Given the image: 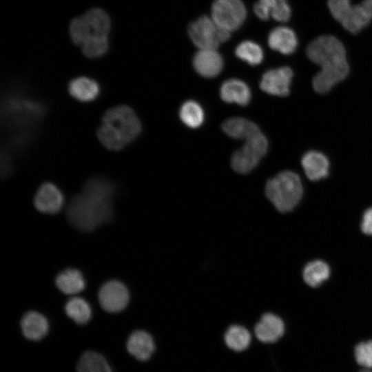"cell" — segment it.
<instances>
[{"label":"cell","instance_id":"f546056e","mask_svg":"<svg viewBox=\"0 0 372 372\" xmlns=\"http://www.w3.org/2000/svg\"><path fill=\"white\" fill-rule=\"evenodd\" d=\"M81 46L83 54L87 57L99 58L109 49L108 36L92 35Z\"/></svg>","mask_w":372,"mask_h":372},{"label":"cell","instance_id":"4316f807","mask_svg":"<svg viewBox=\"0 0 372 372\" xmlns=\"http://www.w3.org/2000/svg\"><path fill=\"white\" fill-rule=\"evenodd\" d=\"M227 346L234 351L245 350L251 342L249 331L240 325H231L226 331L224 336Z\"/></svg>","mask_w":372,"mask_h":372},{"label":"cell","instance_id":"52a82bcc","mask_svg":"<svg viewBox=\"0 0 372 372\" xmlns=\"http://www.w3.org/2000/svg\"><path fill=\"white\" fill-rule=\"evenodd\" d=\"M268 141L263 134L259 132L245 141L244 145L232 155V168L240 174H247L253 170L265 155Z\"/></svg>","mask_w":372,"mask_h":372},{"label":"cell","instance_id":"7402d4cb","mask_svg":"<svg viewBox=\"0 0 372 372\" xmlns=\"http://www.w3.org/2000/svg\"><path fill=\"white\" fill-rule=\"evenodd\" d=\"M371 19L372 17L360 3L351 6L340 23L351 33L356 34L365 28Z\"/></svg>","mask_w":372,"mask_h":372},{"label":"cell","instance_id":"484cf974","mask_svg":"<svg viewBox=\"0 0 372 372\" xmlns=\"http://www.w3.org/2000/svg\"><path fill=\"white\" fill-rule=\"evenodd\" d=\"M65 311L67 316L78 324H86L92 316L90 304L80 297L70 298L65 304Z\"/></svg>","mask_w":372,"mask_h":372},{"label":"cell","instance_id":"8d00e7d4","mask_svg":"<svg viewBox=\"0 0 372 372\" xmlns=\"http://www.w3.org/2000/svg\"><path fill=\"white\" fill-rule=\"evenodd\" d=\"M361 4L372 17V0H363Z\"/></svg>","mask_w":372,"mask_h":372},{"label":"cell","instance_id":"d6a6232c","mask_svg":"<svg viewBox=\"0 0 372 372\" xmlns=\"http://www.w3.org/2000/svg\"><path fill=\"white\" fill-rule=\"evenodd\" d=\"M354 357L358 364L366 369H371L372 340L358 343L354 349Z\"/></svg>","mask_w":372,"mask_h":372},{"label":"cell","instance_id":"83f0119b","mask_svg":"<svg viewBox=\"0 0 372 372\" xmlns=\"http://www.w3.org/2000/svg\"><path fill=\"white\" fill-rule=\"evenodd\" d=\"M179 116L182 122L191 128L200 127L205 118L202 107L194 101H187L182 105Z\"/></svg>","mask_w":372,"mask_h":372},{"label":"cell","instance_id":"277c9868","mask_svg":"<svg viewBox=\"0 0 372 372\" xmlns=\"http://www.w3.org/2000/svg\"><path fill=\"white\" fill-rule=\"evenodd\" d=\"M1 116L7 127L25 133L30 132L42 119L45 114V105L37 100L19 92L6 95L2 103Z\"/></svg>","mask_w":372,"mask_h":372},{"label":"cell","instance_id":"44dd1931","mask_svg":"<svg viewBox=\"0 0 372 372\" xmlns=\"http://www.w3.org/2000/svg\"><path fill=\"white\" fill-rule=\"evenodd\" d=\"M57 288L67 295H74L83 291L85 286V280L80 271L66 269L58 274L55 279Z\"/></svg>","mask_w":372,"mask_h":372},{"label":"cell","instance_id":"e0dca14e","mask_svg":"<svg viewBox=\"0 0 372 372\" xmlns=\"http://www.w3.org/2000/svg\"><path fill=\"white\" fill-rule=\"evenodd\" d=\"M267 41L272 50L286 55L292 54L298 45L295 32L285 26L273 28L269 34Z\"/></svg>","mask_w":372,"mask_h":372},{"label":"cell","instance_id":"4dcf8cb0","mask_svg":"<svg viewBox=\"0 0 372 372\" xmlns=\"http://www.w3.org/2000/svg\"><path fill=\"white\" fill-rule=\"evenodd\" d=\"M69 34L72 42L81 45L92 35L90 28L83 16L74 18L69 25Z\"/></svg>","mask_w":372,"mask_h":372},{"label":"cell","instance_id":"603a6c76","mask_svg":"<svg viewBox=\"0 0 372 372\" xmlns=\"http://www.w3.org/2000/svg\"><path fill=\"white\" fill-rule=\"evenodd\" d=\"M76 370L78 372H113L105 358L93 351H85L81 355Z\"/></svg>","mask_w":372,"mask_h":372},{"label":"cell","instance_id":"2e32d148","mask_svg":"<svg viewBox=\"0 0 372 372\" xmlns=\"http://www.w3.org/2000/svg\"><path fill=\"white\" fill-rule=\"evenodd\" d=\"M301 165L307 177L313 181L324 178L329 174V162L322 153L311 150L305 153Z\"/></svg>","mask_w":372,"mask_h":372},{"label":"cell","instance_id":"3957f363","mask_svg":"<svg viewBox=\"0 0 372 372\" xmlns=\"http://www.w3.org/2000/svg\"><path fill=\"white\" fill-rule=\"evenodd\" d=\"M141 128V121L134 111L127 105H121L105 112L96 134L104 147L118 151L136 139Z\"/></svg>","mask_w":372,"mask_h":372},{"label":"cell","instance_id":"d4e9b609","mask_svg":"<svg viewBox=\"0 0 372 372\" xmlns=\"http://www.w3.org/2000/svg\"><path fill=\"white\" fill-rule=\"evenodd\" d=\"M330 275L329 265L324 261L316 260L309 262L304 268V282L312 287H316L325 281Z\"/></svg>","mask_w":372,"mask_h":372},{"label":"cell","instance_id":"e575fe53","mask_svg":"<svg viewBox=\"0 0 372 372\" xmlns=\"http://www.w3.org/2000/svg\"><path fill=\"white\" fill-rule=\"evenodd\" d=\"M361 229L364 234L372 236V207L364 211L361 223Z\"/></svg>","mask_w":372,"mask_h":372},{"label":"cell","instance_id":"1f68e13d","mask_svg":"<svg viewBox=\"0 0 372 372\" xmlns=\"http://www.w3.org/2000/svg\"><path fill=\"white\" fill-rule=\"evenodd\" d=\"M262 3L273 19L286 22L290 17L291 10L286 0H258Z\"/></svg>","mask_w":372,"mask_h":372},{"label":"cell","instance_id":"8992f818","mask_svg":"<svg viewBox=\"0 0 372 372\" xmlns=\"http://www.w3.org/2000/svg\"><path fill=\"white\" fill-rule=\"evenodd\" d=\"M188 34L199 50H216L230 38L231 32L219 27L211 17L203 15L189 24Z\"/></svg>","mask_w":372,"mask_h":372},{"label":"cell","instance_id":"7c38bea8","mask_svg":"<svg viewBox=\"0 0 372 372\" xmlns=\"http://www.w3.org/2000/svg\"><path fill=\"white\" fill-rule=\"evenodd\" d=\"M193 66L200 76L212 78L221 72L223 59L216 49H200L193 58Z\"/></svg>","mask_w":372,"mask_h":372},{"label":"cell","instance_id":"d6986e66","mask_svg":"<svg viewBox=\"0 0 372 372\" xmlns=\"http://www.w3.org/2000/svg\"><path fill=\"white\" fill-rule=\"evenodd\" d=\"M70 94L81 102H90L96 99L100 93V87L94 79L80 76L72 79L68 85Z\"/></svg>","mask_w":372,"mask_h":372},{"label":"cell","instance_id":"ffe728a7","mask_svg":"<svg viewBox=\"0 0 372 372\" xmlns=\"http://www.w3.org/2000/svg\"><path fill=\"white\" fill-rule=\"evenodd\" d=\"M222 128L229 137L245 141L260 132L256 124L241 117H234L226 120L223 123Z\"/></svg>","mask_w":372,"mask_h":372},{"label":"cell","instance_id":"f1b7e54d","mask_svg":"<svg viewBox=\"0 0 372 372\" xmlns=\"http://www.w3.org/2000/svg\"><path fill=\"white\" fill-rule=\"evenodd\" d=\"M236 56L251 65H257L263 60V51L261 47L251 41H244L235 49Z\"/></svg>","mask_w":372,"mask_h":372},{"label":"cell","instance_id":"9a60e30c","mask_svg":"<svg viewBox=\"0 0 372 372\" xmlns=\"http://www.w3.org/2000/svg\"><path fill=\"white\" fill-rule=\"evenodd\" d=\"M22 333L25 338L32 341H39L48 332L49 323L41 313L30 311L25 313L20 322Z\"/></svg>","mask_w":372,"mask_h":372},{"label":"cell","instance_id":"cb8c5ba5","mask_svg":"<svg viewBox=\"0 0 372 372\" xmlns=\"http://www.w3.org/2000/svg\"><path fill=\"white\" fill-rule=\"evenodd\" d=\"M82 16L90 28L92 35L108 36L111 28L110 19L103 10L93 8Z\"/></svg>","mask_w":372,"mask_h":372},{"label":"cell","instance_id":"9c48e42d","mask_svg":"<svg viewBox=\"0 0 372 372\" xmlns=\"http://www.w3.org/2000/svg\"><path fill=\"white\" fill-rule=\"evenodd\" d=\"M98 296L101 307L109 313L121 311L126 307L130 299L127 287L118 280H110L104 283Z\"/></svg>","mask_w":372,"mask_h":372},{"label":"cell","instance_id":"74e56055","mask_svg":"<svg viewBox=\"0 0 372 372\" xmlns=\"http://www.w3.org/2000/svg\"><path fill=\"white\" fill-rule=\"evenodd\" d=\"M360 372H372V371H371L369 369H366Z\"/></svg>","mask_w":372,"mask_h":372},{"label":"cell","instance_id":"ba28073f","mask_svg":"<svg viewBox=\"0 0 372 372\" xmlns=\"http://www.w3.org/2000/svg\"><path fill=\"white\" fill-rule=\"evenodd\" d=\"M247 17V10L241 0H214L211 17L220 28L229 32L238 29Z\"/></svg>","mask_w":372,"mask_h":372},{"label":"cell","instance_id":"5b68a950","mask_svg":"<svg viewBox=\"0 0 372 372\" xmlns=\"http://www.w3.org/2000/svg\"><path fill=\"white\" fill-rule=\"evenodd\" d=\"M265 194L278 211L282 213L290 211L302 198L301 179L293 172H280L267 182Z\"/></svg>","mask_w":372,"mask_h":372},{"label":"cell","instance_id":"d590c367","mask_svg":"<svg viewBox=\"0 0 372 372\" xmlns=\"http://www.w3.org/2000/svg\"><path fill=\"white\" fill-rule=\"evenodd\" d=\"M254 11L256 15L261 20L266 21L271 17L270 14L266 7L259 1L254 4Z\"/></svg>","mask_w":372,"mask_h":372},{"label":"cell","instance_id":"836d02e7","mask_svg":"<svg viewBox=\"0 0 372 372\" xmlns=\"http://www.w3.org/2000/svg\"><path fill=\"white\" fill-rule=\"evenodd\" d=\"M328 7L332 16L340 23L351 5L350 0H328Z\"/></svg>","mask_w":372,"mask_h":372},{"label":"cell","instance_id":"30bf717a","mask_svg":"<svg viewBox=\"0 0 372 372\" xmlns=\"http://www.w3.org/2000/svg\"><path fill=\"white\" fill-rule=\"evenodd\" d=\"M293 71L287 66L271 69L262 76L260 87L274 96H285L289 94Z\"/></svg>","mask_w":372,"mask_h":372},{"label":"cell","instance_id":"4fadbf2b","mask_svg":"<svg viewBox=\"0 0 372 372\" xmlns=\"http://www.w3.org/2000/svg\"><path fill=\"white\" fill-rule=\"evenodd\" d=\"M258 340L264 343H272L278 340L285 333V324L278 316L267 313L262 316L254 329Z\"/></svg>","mask_w":372,"mask_h":372},{"label":"cell","instance_id":"7a4b0ae2","mask_svg":"<svg viewBox=\"0 0 372 372\" xmlns=\"http://www.w3.org/2000/svg\"><path fill=\"white\" fill-rule=\"evenodd\" d=\"M307 55L321 70L313 79L316 92L325 94L348 75L349 67L343 44L331 35L320 36L307 48Z\"/></svg>","mask_w":372,"mask_h":372},{"label":"cell","instance_id":"5bb4252c","mask_svg":"<svg viewBox=\"0 0 372 372\" xmlns=\"http://www.w3.org/2000/svg\"><path fill=\"white\" fill-rule=\"evenodd\" d=\"M126 347L128 353L140 361H146L152 355L155 344L152 335L145 331L137 330L127 338Z\"/></svg>","mask_w":372,"mask_h":372},{"label":"cell","instance_id":"6da1fadb","mask_svg":"<svg viewBox=\"0 0 372 372\" xmlns=\"http://www.w3.org/2000/svg\"><path fill=\"white\" fill-rule=\"evenodd\" d=\"M114 184L107 178L94 177L83 185L82 191L70 202L66 216L76 229L91 231L113 216L112 200Z\"/></svg>","mask_w":372,"mask_h":372},{"label":"cell","instance_id":"ac0fdd59","mask_svg":"<svg viewBox=\"0 0 372 372\" xmlns=\"http://www.w3.org/2000/svg\"><path fill=\"white\" fill-rule=\"evenodd\" d=\"M223 101L229 103H236L244 106L251 100V90L242 81L231 79L225 81L220 90Z\"/></svg>","mask_w":372,"mask_h":372},{"label":"cell","instance_id":"8fae6325","mask_svg":"<svg viewBox=\"0 0 372 372\" xmlns=\"http://www.w3.org/2000/svg\"><path fill=\"white\" fill-rule=\"evenodd\" d=\"M64 197L61 190L52 183H44L34 198L35 207L44 214H56L62 208Z\"/></svg>","mask_w":372,"mask_h":372}]
</instances>
